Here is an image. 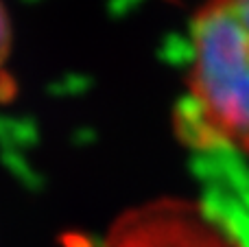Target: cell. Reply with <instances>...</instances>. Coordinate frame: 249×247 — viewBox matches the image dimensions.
<instances>
[{"instance_id":"obj_1","label":"cell","mask_w":249,"mask_h":247,"mask_svg":"<svg viewBox=\"0 0 249 247\" xmlns=\"http://www.w3.org/2000/svg\"><path fill=\"white\" fill-rule=\"evenodd\" d=\"M177 129L195 151L228 147L249 158V0H208L195 16Z\"/></svg>"},{"instance_id":"obj_2","label":"cell","mask_w":249,"mask_h":247,"mask_svg":"<svg viewBox=\"0 0 249 247\" xmlns=\"http://www.w3.org/2000/svg\"><path fill=\"white\" fill-rule=\"evenodd\" d=\"M101 247H243L208 208L188 199H158L123 214Z\"/></svg>"},{"instance_id":"obj_3","label":"cell","mask_w":249,"mask_h":247,"mask_svg":"<svg viewBox=\"0 0 249 247\" xmlns=\"http://www.w3.org/2000/svg\"><path fill=\"white\" fill-rule=\"evenodd\" d=\"M9 46H11V26H9L7 11H4L2 2H0V66L7 59Z\"/></svg>"}]
</instances>
